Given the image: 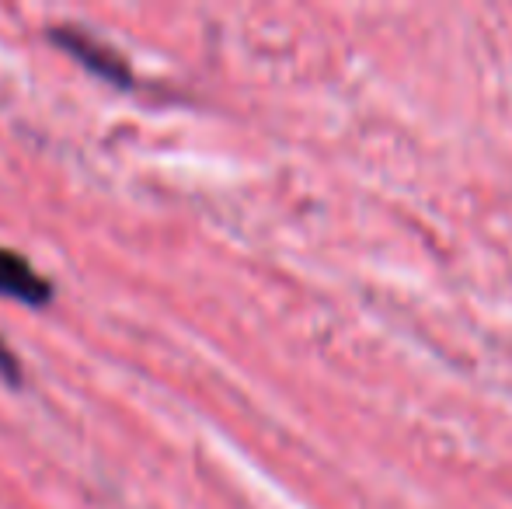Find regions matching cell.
Listing matches in <instances>:
<instances>
[{
    "label": "cell",
    "instance_id": "cell-1",
    "mask_svg": "<svg viewBox=\"0 0 512 509\" xmlns=\"http://www.w3.org/2000/svg\"><path fill=\"white\" fill-rule=\"evenodd\" d=\"M49 39H53L60 49H67L81 67H88L91 74L102 77V81H108V84H115V88H129V84H133V70H129V63L122 60L112 46H105V42H98L91 32H84V28L53 25L49 28Z\"/></svg>",
    "mask_w": 512,
    "mask_h": 509
},
{
    "label": "cell",
    "instance_id": "cell-2",
    "mask_svg": "<svg viewBox=\"0 0 512 509\" xmlns=\"http://www.w3.org/2000/svg\"><path fill=\"white\" fill-rule=\"evenodd\" d=\"M0 293L28 307H42L53 300V283L39 269H32V262H25L18 252L0 248Z\"/></svg>",
    "mask_w": 512,
    "mask_h": 509
},
{
    "label": "cell",
    "instance_id": "cell-3",
    "mask_svg": "<svg viewBox=\"0 0 512 509\" xmlns=\"http://www.w3.org/2000/svg\"><path fill=\"white\" fill-rule=\"evenodd\" d=\"M0 377L11 381V384H21V363H18V356L4 346V342H0Z\"/></svg>",
    "mask_w": 512,
    "mask_h": 509
}]
</instances>
